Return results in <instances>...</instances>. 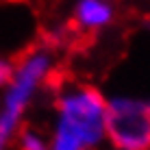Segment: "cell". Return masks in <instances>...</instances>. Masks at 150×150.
I'll return each instance as SVG.
<instances>
[{"instance_id": "obj_4", "label": "cell", "mask_w": 150, "mask_h": 150, "mask_svg": "<svg viewBox=\"0 0 150 150\" xmlns=\"http://www.w3.org/2000/svg\"><path fill=\"white\" fill-rule=\"evenodd\" d=\"M72 20L81 30H100L113 20L111 0H76L72 7Z\"/></svg>"}, {"instance_id": "obj_3", "label": "cell", "mask_w": 150, "mask_h": 150, "mask_svg": "<svg viewBox=\"0 0 150 150\" xmlns=\"http://www.w3.org/2000/svg\"><path fill=\"white\" fill-rule=\"evenodd\" d=\"M107 139L115 150H150V98H109Z\"/></svg>"}, {"instance_id": "obj_5", "label": "cell", "mask_w": 150, "mask_h": 150, "mask_svg": "<svg viewBox=\"0 0 150 150\" xmlns=\"http://www.w3.org/2000/svg\"><path fill=\"white\" fill-rule=\"evenodd\" d=\"M18 146H20V150H48V139L41 135L39 131L28 128V131L20 133Z\"/></svg>"}, {"instance_id": "obj_6", "label": "cell", "mask_w": 150, "mask_h": 150, "mask_svg": "<svg viewBox=\"0 0 150 150\" xmlns=\"http://www.w3.org/2000/svg\"><path fill=\"white\" fill-rule=\"evenodd\" d=\"M13 70H15L13 63H9L7 59H0V87H7L9 83H11Z\"/></svg>"}, {"instance_id": "obj_2", "label": "cell", "mask_w": 150, "mask_h": 150, "mask_svg": "<svg viewBox=\"0 0 150 150\" xmlns=\"http://www.w3.org/2000/svg\"><path fill=\"white\" fill-rule=\"evenodd\" d=\"M52 72V57L46 50H33L15 65L13 79L4 87L0 102V150H7L18 133L30 100Z\"/></svg>"}, {"instance_id": "obj_1", "label": "cell", "mask_w": 150, "mask_h": 150, "mask_svg": "<svg viewBox=\"0 0 150 150\" xmlns=\"http://www.w3.org/2000/svg\"><path fill=\"white\" fill-rule=\"evenodd\" d=\"M107 137V100L94 87H72L57 100L48 150H94Z\"/></svg>"}]
</instances>
